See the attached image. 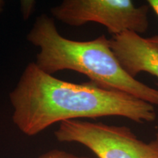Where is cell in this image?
Returning a JSON list of instances; mask_svg holds the SVG:
<instances>
[{"mask_svg": "<svg viewBox=\"0 0 158 158\" xmlns=\"http://www.w3.org/2000/svg\"><path fill=\"white\" fill-rule=\"evenodd\" d=\"M9 98L13 123L28 136L68 120L115 116L145 123L157 117L153 105L141 99L91 81H64L43 72L35 62L26 67Z\"/></svg>", "mask_w": 158, "mask_h": 158, "instance_id": "obj_1", "label": "cell"}, {"mask_svg": "<svg viewBox=\"0 0 158 158\" xmlns=\"http://www.w3.org/2000/svg\"><path fill=\"white\" fill-rule=\"evenodd\" d=\"M40 51L35 64L49 75L70 70L85 75L98 86L130 94L158 106V89L130 76L118 62L104 35L89 41L62 36L54 20L45 14L37 17L27 36Z\"/></svg>", "mask_w": 158, "mask_h": 158, "instance_id": "obj_2", "label": "cell"}, {"mask_svg": "<svg viewBox=\"0 0 158 158\" xmlns=\"http://www.w3.org/2000/svg\"><path fill=\"white\" fill-rule=\"evenodd\" d=\"M54 135L59 142L84 145L98 158H158V137L144 142L127 126L68 120L60 122Z\"/></svg>", "mask_w": 158, "mask_h": 158, "instance_id": "obj_3", "label": "cell"}, {"mask_svg": "<svg viewBox=\"0 0 158 158\" xmlns=\"http://www.w3.org/2000/svg\"><path fill=\"white\" fill-rule=\"evenodd\" d=\"M149 5L136 6L131 0H64L51 9L55 19L71 27L94 22L113 36L124 32L141 35L149 28Z\"/></svg>", "mask_w": 158, "mask_h": 158, "instance_id": "obj_4", "label": "cell"}, {"mask_svg": "<svg viewBox=\"0 0 158 158\" xmlns=\"http://www.w3.org/2000/svg\"><path fill=\"white\" fill-rule=\"evenodd\" d=\"M110 45L118 62L130 76L147 73L158 78V44L134 32L112 36Z\"/></svg>", "mask_w": 158, "mask_h": 158, "instance_id": "obj_5", "label": "cell"}, {"mask_svg": "<svg viewBox=\"0 0 158 158\" xmlns=\"http://www.w3.org/2000/svg\"><path fill=\"white\" fill-rule=\"evenodd\" d=\"M38 158H92L85 156H78L74 154L69 153L64 150L54 149H51L43 155H40Z\"/></svg>", "mask_w": 158, "mask_h": 158, "instance_id": "obj_6", "label": "cell"}, {"mask_svg": "<svg viewBox=\"0 0 158 158\" xmlns=\"http://www.w3.org/2000/svg\"><path fill=\"white\" fill-rule=\"evenodd\" d=\"M35 5H36V2L33 0H23L21 1L20 4V7H21V15L23 19H28L32 13L35 10Z\"/></svg>", "mask_w": 158, "mask_h": 158, "instance_id": "obj_7", "label": "cell"}, {"mask_svg": "<svg viewBox=\"0 0 158 158\" xmlns=\"http://www.w3.org/2000/svg\"><path fill=\"white\" fill-rule=\"evenodd\" d=\"M147 4L154 10L158 16V0H149L147 1Z\"/></svg>", "mask_w": 158, "mask_h": 158, "instance_id": "obj_8", "label": "cell"}, {"mask_svg": "<svg viewBox=\"0 0 158 158\" xmlns=\"http://www.w3.org/2000/svg\"><path fill=\"white\" fill-rule=\"evenodd\" d=\"M148 40H149V41H151V42L157 43V44H158V35H155V36H153V37H149V38H148Z\"/></svg>", "mask_w": 158, "mask_h": 158, "instance_id": "obj_9", "label": "cell"}, {"mask_svg": "<svg viewBox=\"0 0 158 158\" xmlns=\"http://www.w3.org/2000/svg\"><path fill=\"white\" fill-rule=\"evenodd\" d=\"M4 5H5V2H4L3 1H1V0H0V13H1V12L3 10Z\"/></svg>", "mask_w": 158, "mask_h": 158, "instance_id": "obj_10", "label": "cell"}, {"mask_svg": "<svg viewBox=\"0 0 158 158\" xmlns=\"http://www.w3.org/2000/svg\"><path fill=\"white\" fill-rule=\"evenodd\" d=\"M156 137H158V130H157V133H156Z\"/></svg>", "mask_w": 158, "mask_h": 158, "instance_id": "obj_11", "label": "cell"}]
</instances>
